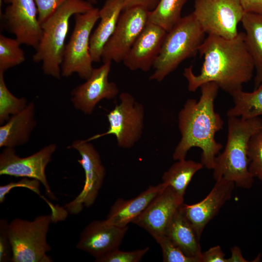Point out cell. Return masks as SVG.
<instances>
[{
    "label": "cell",
    "instance_id": "obj_15",
    "mask_svg": "<svg viewBox=\"0 0 262 262\" xmlns=\"http://www.w3.org/2000/svg\"><path fill=\"white\" fill-rule=\"evenodd\" d=\"M111 63L104 62L100 66L94 68L86 81L72 91L71 101L75 109L91 115L101 100L113 99L118 95L117 85L108 80Z\"/></svg>",
    "mask_w": 262,
    "mask_h": 262
},
{
    "label": "cell",
    "instance_id": "obj_1",
    "mask_svg": "<svg viewBox=\"0 0 262 262\" xmlns=\"http://www.w3.org/2000/svg\"><path fill=\"white\" fill-rule=\"evenodd\" d=\"M198 52L204 58L200 73L196 75L192 66L185 67L183 75L188 89L195 92L203 84L214 82L230 95L243 89V84L253 77L255 66L247 48L245 33L239 32L232 39L208 35Z\"/></svg>",
    "mask_w": 262,
    "mask_h": 262
},
{
    "label": "cell",
    "instance_id": "obj_16",
    "mask_svg": "<svg viewBox=\"0 0 262 262\" xmlns=\"http://www.w3.org/2000/svg\"><path fill=\"white\" fill-rule=\"evenodd\" d=\"M235 184L221 178L217 180L208 195L193 204L183 203L180 210L193 227L199 237L209 222L218 213L231 197Z\"/></svg>",
    "mask_w": 262,
    "mask_h": 262
},
{
    "label": "cell",
    "instance_id": "obj_29",
    "mask_svg": "<svg viewBox=\"0 0 262 262\" xmlns=\"http://www.w3.org/2000/svg\"><path fill=\"white\" fill-rule=\"evenodd\" d=\"M249 171L253 177L262 181V129L250 137L247 149Z\"/></svg>",
    "mask_w": 262,
    "mask_h": 262
},
{
    "label": "cell",
    "instance_id": "obj_4",
    "mask_svg": "<svg viewBox=\"0 0 262 262\" xmlns=\"http://www.w3.org/2000/svg\"><path fill=\"white\" fill-rule=\"evenodd\" d=\"M93 7V4L86 0H67L41 24L42 35L33 60L42 63L45 74L58 79L61 78L70 18Z\"/></svg>",
    "mask_w": 262,
    "mask_h": 262
},
{
    "label": "cell",
    "instance_id": "obj_26",
    "mask_svg": "<svg viewBox=\"0 0 262 262\" xmlns=\"http://www.w3.org/2000/svg\"><path fill=\"white\" fill-rule=\"evenodd\" d=\"M187 0H159L156 7L149 12L148 21L157 25L167 32L181 19V13Z\"/></svg>",
    "mask_w": 262,
    "mask_h": 262
},
{
    "label": "cell",
    "instance_id": "obj_40",
    "mask_svg": "<svg viewBox=\"0 0 262 262\" xmlns=\"http://www.w3.org/2000/svg\"><path fill=\"white\" fill-rule=\"evenodd\" d=\"M0 5L1 4V0H0Z\"/></svg>",
    "mask_w": 262,
    "mask_h": 262
},
{
    "label": "cell",
    "instance_id": "obj_6",
    "mask_svg": "<svg viewBox=\"0 0 262 262\" xmlns=\"http://www.w3.org/2000/svg\"><path fill=\"white\" fill-rule=\"evenodd\" d=\"M53 216L42 215L29 221L16 218L9 224L12 262H50L47 253L51 248L47 236Z\"/></svg>",
    "mask_w": 262,
    "mask_h": 262
},
{
    "label": "cell",
    "instance_id": "obj_23",
    "mask_svg": "<svg viewBox=\"0 0 262 262\" xmlns=\"http://www.w3.org/2000/svg\"><path fill=\"white\" fill-rule=\"evenodd\" d=\"M241 22L246 45L254 63L256 88L262 83V15L245 12Z\"/></svg>",
    "mask_w": 262,
    "mask_h": 262
},
{
    "label": "cell",
    "instance_id": "obj_31",
    "mask_svg": "<svg viewBox=\"0 0 262 262\" xmlns=\"http://www.w3.org/2000/svg\"><path fill=\"white\" fill-rule=\"evenodd\" d=\"M149 249L148 247H146L132 251H124L118 248L96 259L95 261L96 262H138L142 259Z\"/></svg>",
    "mask_w": 262,
    "mask_h": 262
},
{
    "label": "cell",
    "instance_id": "obj_36",
    "mask_svg": "<svg viewBox=\"0 0 262 262\" xmlns=\"http://www.w3.org/2000/svg\"><path fill=\"white\" fill-rule=\"evenodd\" d=\"M121 1L123 11L132 7L141 6L150 12L156 7L159 0H121Z\"/></svg>",
    "mask_w": 262,
    "mask_h": 262
},
{
    "label": "cell",
    "instance_id": "obj_25",
    "mask_svg": "<svg viewBox=\"0 0 262 262\" xmlns=\"http://www.w3.org/2000/svg\"><path fill=\"white\" fill-rule=\"evenodd\" d=\"M234 105L227 111L229 117L245 119L262 115V83L252 92L240 90L230 95Z\"/></svg>",
    "mask_w": 262,
    "mask_h": 262
},
{
    "label": "cell",
    "instance_id": "obj_12",
    "mask_svg": "<svg viewBox=\"0 0 262 262\" xmlns=\"http://www.w3.org/2000/svg\"><path fill=\"white\" fill-rule=\"evenodd\" d=\"M56 148V145L52 143L31 155L20 157L16 154L15 148L5 147L0 154V175L37 180L53 198L45 170Z\"/></svg>",
    "mask_w": 262,
    "mask_h": 262
},
{
    "label": "cell",
    "instance_id": "obj_14",
    "mask_svg": "<svg viewBox=\"0 0 262 262\" xmlns=\"http://www.w3.org/2000/svg\"><path fill=\"white\" fill-rule=\"evenodd\" d=\"M183 203V196L171 187L165 186L132 223L156 239L165 235L173 216Z\"/></svg>",
    "mask_w": 262,
    "mask_h": 262
},
{
    "label": "cell",
    "instance_id": "obj_10",
    "mask_svg": "<svg viewBox=\"0 0 262 262\" xmlns=\"http://www.w3.org/2000/svg\"><path fill=\"white\" fill-rule=\"evenodd\" d=\"M68 148L76 150L81 155L79 163L83 168L85 180L82 189L71 201L65 206L70 214L80 213L83 207H90L95 202L105 176V169L100 155L94 146L86 140H76Z\"/></svg>",
    "mask_w": 262,
    "mask_h": 262
},
{
    "label": "cell",
    "instance_id": "obj_22",
    "mask_svg": "<svg viewBox=\"0 0 262 262\" xmlns=\"http://www.w3.org/2000/svg\"><path fill=\"white\" fill-rule=\"evenodd\" d=\"M180 208L173 216L165 235L185 255L195 259L197 262H201L200 237Z\"/></svg>",
    "mask_w": 262,
    "mask_h": 262
},
{
    "label": "cell",
    "instance_id": "obj_27",
    "mask_svg": "<svg viewBox=\"0 0 262 262\" xmlns=\"http://www.w3.org/2000/svg\"><path fill=\"white\" fill-rule=\"evenodd\" d=\"M21 44L15 38L0 35V72L18 66L25 60V54L20 48Z\"/></svg>",
    "mask_w": 262,
    "mask_h": 262
},
{
    "label": "cell",
    "instance_id": "obj_2",
    "mask_svg": "<svg viewBox=\"0 0 262 262\" xmlns=\"http://www.w3.org/2000/svg\"><path fill=\"white\" fill-rule=\"evenodd\" d=\"M199 100H186L178 114V127L181 138L173 153L174 160L185 159L192 147L202 150L201 163L209 169H213L215 159L223 147L215 135L223 127L224 122L214 109V101L219 87L214 82L203 84L199 87Z\"/></svg>",
    "mask_w": 262,
    "mask_h": 262
},
{
    "label": "cell",
    "instance_id": "obj_38",
    "mask_svg": "<svg viewBox=\"0 0 262 262\" xmlns=\"http://www.w3.org/2000/svg\"><path fill=\"white\" fill-rule=\"evenodd\" d=\"M228 262H247L243 256L241 249L237 246L231 248V256L227 259Z\"/></svg>",
    "mask_w": 262,
    "mask_h": 262
},
{
    "label": "cell",
    "instance_id": "obj_24",
    "mask_svg": "<svg viewBox=\"0 0 262 262\" xmlns=\"http://www.w3.org/2000/svg\"><path fill=\"white\" fill-rule=\"evenodd\" d=\"M204 167L201 162L185 159L178 160L163 175L162 182L184 196L194 175Z\"/></svg>",
    "mask_w": 262,
    "mask_h": 262
},
{
    "label": "cell",
    "instance_id": "obj_28",
    "mask_svg": "<svg viewBox=\"0 0 262 262\" xmlns=\"http://www.w3.org/2000/svg\"><path fill=\"white\" fill-rule=\"evenodd\" d=\"M25 98H18L13 95L7 88L4 79V73L0 72V123L3 124L10 115H16L27 106Z\"/></svg>",
    "mask_w": 262,
    "mask_h": 262
},
{
    "label": "cell",
    "instance_id": "obj_37",
    "mask_svg": "<svg viewBox=\"0 0 262 262\" xmlns=\"http://www.w3.org/2000/svg\"><path fill=\"white\" fill-rule=\"evenodd\" d=\"M246 13L262 15V0H239Z\"/></svg>",
    "mask_w": 262,
    "mask_h": 262
},
{
    "label": "cell",
    "instance_id": "obj_11",
    "mask_svg": "<svg viewBox=\"0 0 262 262\" xmlns=\"http://www.w3.org/2000/svg\"><path fill=\"white\" fill-rule=\"evenodd\" d=\"M148 13L141 6L122 11L113 35L104 48L103 63L123 62L147 23Z\"/></svg>",
    "mask_w": 262,
    "mask_h": 262
},
{
    "label": "cell",
    "instance_id": "obj_39",
    "mask_svg": "<svg viewBox=\"0 0 262 262\" xmlns=\"http://www.w3.org/2000/svg\"><path fill=\"white\" fill-rule=\"evenodd\" d=\"M86 0L90 2V3L94 4L97 3L98 0Z\"/></svg>",
    "mask_w": 262,
    "mask_h": 262
},
{
    "label": "cell",
    "instance_id": "obj_21",
    "mask_svg": "<svg viewBox=\"0 0 262 262\" xmlns=\"http://www.w3.org/2000/svg\"><path fill=\"white\" fill-rule=\"evenodd\" d=\"M36 125L35 105L32 101L0 126V147L15 148L25 144Z\"/></svg>",
    "mask_w": 262,
    "mask_h": 262
},
{
    "label": "cell",
    "instance_id": "obj_34",
    "mask_svg": "<svg viewBox=\"0 0 262 262\" xmlns=\"http://www.w3.org/2000/svg\"><path fill=\"white\" fill-rule=\"evenodd\" d=\"M38 9V18L42 24L67 0H34Z\"/></svg>",
    "mask_w": 262,
    "mask_h": 262
},
{
    "label": "cell",
    "instance_id": "obj_18",
    "mask_svg": "<svg viewBox=\"0 0 262 262\" xmlns=\"http://www.w3.org/2000/svg\"><path fill=\"white\" fill-rule=\"evenodd\" d=\"M167 33L161 27L147 22L124 60V65L132 71H149L160 53Z\"/></svg>",
    "mask_w": 262,
    "mask_h": 262
},
{
    "label": "cell",
    "instance_id": "obj_32",
    "mask_svg": "<svg viewBox=\"0 0 262 262\" xmlns=\"http://www.w3.org/2000/svg\"><path fill=\"white\" fill-rule=\"evenodd\" d=\"M9 223L7 219L0 220V262H11L13 252L10 243L8 228Z\"/></svg>",
    "mask_w": 262,
    "mask_h": 262
},
{
    "label": "cell",
    "instance_id": "obj_3",
    "mask_svg": "<svg viewBox=\"0 0 262 262\" xmlns=\"http://www.w3.org/2000/svg\"><path fill=\"white\" fill-rule=\"evenodd\" d=\"M227 141L224 150L215 157L213 177L233 182L237 187L248 189L254 178L249 171L248 144L251 136L262 129L259 117L245 119L229 117Z\"/></svg>",
    "mask_w": 262,
    "mask_h": 262
},
{
    "label": "cell",
    "instance_id": "obj_13",
    "mask_svg": "<svg viewBox=\"0 0 262 262\" xmlns=\"http://www.w3.org/2000/svg\"><path fill=\"white\" fill-rule=\"evenodd\" d=\"M8 4L2 15L4 26L21 44L38 46L42 29L34 0H3Z\"/></svg>",
    "mask_w": 262,
    "mask_h": 262
},
{
    "label": "cell",
    "instance_id": "obj_5",
    "mask_svg": "<svg viewBox=\"0 0 262 262\" xmlns=\"http://www.w3.org/2000/svg\"><path fill=\"white\" fill-rule=\"evenodd\" d=\"M205 34L193 12L182 17L167 33L149 80L162 82L181 62L194 56L205 39Z\"/></svg>",
    "mask_w": 262,
    "mask_h": 262
},
{
    "label": "cell",
    "instance_id": "obj_8",
    "mask_svg": "<svg viewBox=\"0 0 262 262\" xmlns=\"http://www.w3.org/2000/svg\"><path fill=\"white\" fill-rule=\"evenodd\" d=\"M193 13L205 33L232 39L245 12L239 0H195Z\"/></svg>",
    "mask_w": 262,
    "mask_h": 262
},
{
    "label": "cell",
    "instance_id": "obj_20",
    "mask_svg": "<svg viewBox=\"0 0 262 262\" xmlns=\"http://www.w3.org/2000/svg\"><path fill=\"white\" fill-rule=\"evenodd\" d=\"M123 11L121 0H106L99 9L100 21L92 33L90 50L93 62L101 60L104 48L113 35Z\"/></svg>",
    "mask_w": 262,
    "mask_h": 262
},
{
    "label": "cell",
    "instance_id": "obj_9",
    "mask_svg": "<svg viewBox=\"0 0 262 262\" xmlns=\"http://www.w3.org/2000/svg\"><path fill=\"white\" fill-rule=\"evenodd\" d=\"M120 103L109 112L107 117L109 127L107 131L86 139L91 141L112 134L115 136L119 147L130 148L140 139L144 127V109L128 92L119 95Z\"/></svg>",
    "mask_w": 262,
    "mask_h": 262
},
{
    "label": "cell",
    "instance_id": "obj_30",
    "mask_svg": "<svg viewBox=\"0 0 262 262\" xmlns=\"http://www.w3.org/2000/svg\"><path fill=\"white\" fill-rule=\"evenodd\" d=\"M160 245L164 262H197L185 255L166 235L155 239Z\"/></svg>",
    "mask_w": 262,
    "mask_h": 262
},
{
    "label": "cell",
    "instance_id": "obj_35",
    "mask_svg": "<svg viewBox=\"0 0 262 262\" xmlns=\"http://www.w3.org/2000/svg\"><path fill=\"white\" fill-rule=\"evenodd\" d=\"M201 262H228L221 247L217 245L202 252Z\"/></svg>",
    "mask_w": 262,
    "mask_h": 262
},
{
    "label": "cell",
    "instance_id": "obj_17",
    "mask_svg": "<svg viewBox=\"0 0 262 262\" xmlns=\"http://www.w3.org/2000/svg\"><path fill=\"white\" fill-rule=\"evenodd\" d=\"M128 229L110 224L104 220H94L81 233L76 247L98 259L119 248Z\"/></svg>",
    "mask_w": 262,
    "mask_h": 262
},
{
    "label": "cell",
    "instance_id": "obj_7",
    "mask_svg": "<svg viewBox=\"0 0 262 262\" xmlns=\"http://www.w3.org/2000/svg\"><path fill=\"white\" fill-rule=\"evenodd\" d=\"M75 25L68 42L66 45L61 65V76L68 77L76 73L86 80L94 69L90 54L92 31L99 19V9L75 15Z\"/></svg>",
    "mask_w": 262,
    "mask_h": 262
},
{
    "label": "cell",
    "instance_id": "obj_19",
    "mask_svg": "<svg viewBox=\"0 0 262 262\" xmlns=\"http://www.w3.org/2000/svg\"><path fill=\"white\" fill-rule=\"evenodd\" d=\"M165 187L161 182L149 186L137 196L129 200L118 198L111 207L105 221L120 227L128 224L139 216L159 192Z\"/></svg>",
    "mask_w": 262,
    "mask_h": 262
},
{
    "label": "cell",
    "instance_id": "obj_33",
    "mask_svg": "<svg viewBox=\"0 0 262 262\" xmlns=\"http://www.w3.org/2000/svg\"><path fill=\"white\" fill-rule=\"evenodd\" d=\"M40 182L35 179H29L23 178L18 181L10 182L5 185L0 186V203L4 202L6 196L13 188L16 187H24L28 188L37 194L40 195L39 186Z\"/></svg>",
    "mask_w": 262,
    "mask_h": 262
}]
</instances>
